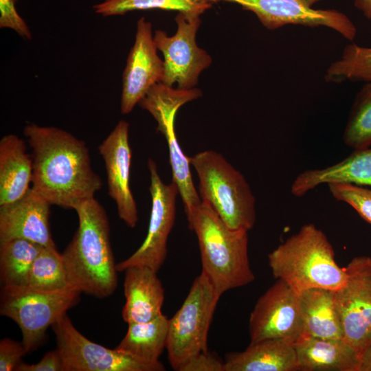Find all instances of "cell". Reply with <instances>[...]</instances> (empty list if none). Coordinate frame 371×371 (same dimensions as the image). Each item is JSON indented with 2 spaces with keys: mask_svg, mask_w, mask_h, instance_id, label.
<instances>
[{
  "mask_svg": "<svg viewBox=\"0 0 371 371\" xmlns=\"http://www.w3.org/2000/svg\"><path fill=\"white\" fill-rule=\"evenodd\" d=\"M44 247L23 238L0 243L1 291L13 292L27 289L32 265Z\"/></svg>",
  "mask_w": 371,
  "mask_h": 371,
  "instance_id": "obj_24",
  "label": "cell"
},
{
  "mask_svg": "<svg viewBox=\"0 0 371 371\" xmlns=\"http://www.w3.org/2000/svg\"><path fill=\"white\" fill-rule=\"evenodd\" d=\"M199 178V194L230 228L249 231L256 220V199L243 175L219 153L189 157Z\"/></svg>",
  "mask_w": 371,
  "mask_h": 371,
  "instance_id": "obj_5",
  "label": "cell"
},
{
  "mask_svg": "<svg viewBox=\"0 0 371 371\" xmlns=\"http://www.w3.org/2000/svg\"><path fill=\"white\" fill-rule=\"evenodd\" d=\"M169 319L161 314L142 323L128 324L127 332L115 349L148 363H158L166 348Z\"/></svg>",
  "mask_w": 371,
  "mask_h": 371,
  "instance_id": "obj_25",
  "label": "cell"
},
{
  "mask_svg": "<svg viewBox=\"0 0 371 371\" xmlns=\"http://www.w3.org/2000/svg\"><path fill=\"white\" fill-rule=\"evenodd\" d=\"M199 243L202 272L221 295L255 280L248 256V232L229 227L206 203L186 214Z\"/></svg>",
  "mask_w": 371,
  "mask_h": 371,
  "instance_id": "obj_3",
  "label": "cell"
},
{
  "mask_svg": "<svg viewBox=\"0 0 371 371\" xmlns=\"http://www.w3.org/2000/svg\"><path fill=\"white\" fill-rule=\"evenodd\" d=\"M354 4L367 19H371V0H355Z\"/></svg>",
  "mask_w": 371,
  "mask_h": 371,
  "instance_id": "obj_35",
  "label": "cell"
},
{
  "mask_svg": "<svg viewBox=\"0 0 371 371\" xmlns=\"http://www.w3.org/2000/svg\"><path fill=\"white\" fill-rule=\"evenodd\" d=\"M176 33L170 36L166 32H155L154 41L164 55V76L162 83L177 88H194L200 74L212 63L206 51L199 47L196 36L201 25L200 15L179 12L175 17Z\"/></svg>",
  "mask_w": 371,
  "mask_h": 371,
  "instance_id": "obj_10",
  "label": "cell"
},
{
  "mask_svg": "<svg viewBox=\"0 0 371 371\" xmlns=\"http://www.w3.org/2000/svg\"><path fill=\"white\" fill-rule=\"evenodd\" d=\"M16 371H63L60 356L56 349L46 352L37 363L27 364L21 362L15 368Z\"/></svg>",
  "mask_w": 371,
  "mask_h": 371,
  "instance_id": "obj_34",
  "label": "cell"
},
{
  "mask_svg": "<svg viewBox=\"0 0 371 371\" xmlns=\"http://www.w3.org/2000/svg\"><path fill=\"white\" fill-rule=\"evenodd\" d=\"M27 289L43 293L74 290L69 282L62 254L56 247H44L36 257Z\"/></svg>",
  "mask_w": 371,
  "mask_h": 371,
  "instance_id": "obj_26",
  "label": "cell"
},
{
  "mask_svg": "<svg viewBox=\"0 0 371 371\" xmlns=\"http://www.w3.org/2000/svg\"><path fill=\"white\" fill-rule=\"evenodd\" d=\"M294 348L298 371H359L361 357L344 339L301 335Z\"/></svg>",
  "mask_w": 371,
  "mask_h": 371,
  "instance_id": "obj_19",
  "label": "cell"
},
{
  "mask_svg": "<svg viewBox=\"0 0 371 371\" xmlns=\"http://www.w3.org/2000/svg\"><path fill=\"white\" fill-rule=\"evenodd\" d=\"M63 371H163L161 362L148 363L115 348L93 342L73 325L67 313L52 326Z\"/></svg>",
  "mask_w": 371,
  "mask_h": 371,
  "instance_id": "obj_9",
  "label": "cell"
},
{
  "mask_svg": "<svg viewBox=\"0 0 371 371\" xmlns=\"http://www.w3.org/2000/svg\"><path fill=\"white\" fill-rule=\"evenodd\" d=\"M17 0H0V27L16 32L26 40L32 38V32L16 9Z\"/></svg>",
  "mask_w": 371,
  "mask_h": 371,
  "instance_id": "obj_31",
  "label": "cell"
},
{
  "mask_svg": "<svg viewBox=\"0 0 371 371\" xmlns=\"http://www.w3.org/2000/svg\"><path fill=\"white\" fill-rule=\"evenodd\" d=\"M32 148L31 188L52 205L73 209L102 187L86 143L65 130L30 124L23 129Z\"/></svg>",
  "mask_w": 371,
  "mask_h": 371,
  "instance_id": "obj_1",
  "label": "cell"
},
{
  "mask_svg": "<svg viewBox=\"0 0 371 371\" xmlns=\"http://www.w3.org/2000/svg\"><path fill=\"white\" fill-rule=\"evenodd\" d=\"M304 3H305L308 6H312L314 3L316 2L320 1V0H302Z\"/></svg>",
  "mask_w": 371,
  "mask_h": 371,
  "instance_id": "obj_37",
  "label": "cell"
},
{
  "mask_svg": "<svg viewBox=\"0 0 371 371\" xmlns=\"http://www.w3.org/2000/svg\"><path fill=\"white\" fill-rule=\"evenodd\" d=\"M75 234L62 254L71 288L104 298L117 284V268L110 243L106 212L95 197L78 204Z\"/></svg>",
  "mask_w": 371,
  "mask_h": 371,
  "instance_id": "obj_2",
  "label": "cell"
},
{
  "mask_svg": "<svg viewBox=\"0 0 371 371\" xmlns=\"http://www.w3.org/2000/svg\"><path fill=\"white\" fill-rule=\"evenodd\" d=\"M201 95V90L195 87L183 89L159 82L152 87L138 103L154 117L157 122V131L166 138L172 181L178 187L186 214L199 205L201 200L193 183L189 157L183 153L177 140L175 121L181 106Z\"/></svg>",
  "mask_w": 371,
  "mask_h": 371,
  "instance_id": "obj_7",
  "label": "cell"
},
{
  "mask_svg": "<svg viewBox=\"0 0 371 371\" xmlns=\"http://www.w3.org/2000/svg\"><path fill=\"white\" fill-rule=\"evenodd\" d=\"M302 335L324 339H343L335 291L313 288L299 293Z\"/></svg>",
  "mask_w": 371,
  "mask_h": 371,
  "instance_id": "obj_23",
  "label": "cell"
},
{
  "mask_svg": "<svg viewBox=\"0 0 371 371\" xmlns=\"http://www.w3.org/2000/svg\"><path fill=\"white\" fill-rule=\"evenodd\" d=\"M223 1L254 12L269 30L286 25L325 26L349 41H353L357 34L355 25L345 14L333 9H314L302 0H218Z\"/></svg>",
  "mask_w": 371,
  "mask_h": 371,
  "instance_id": "obj_14",
  "label": "cell"
},
{
  "mask_svg": "<svg viewBox=\"0 0 371 371\" xmlns=\"http://www.w3.org/2000/svg\"><path fill=\"white\" fill-rule=\"evenodd\" d=\"M359 371H371V346L361 358Z\"/></svg>",
  "mask_w": 371,
  "mask_h": 371,
  "instance_id": "obj_36",
  "label": "cell"
},
{
  "mask_svg": "<svg viewBox=\"0 0 371 371\" xmlns=\"http://www.w3.org/2000/svg\"><path fill=\"white\" fill-rule=\"evenodd\" d=\"M178 371H225V361L208 350L201 352L183 363Z\"/></svg>",
  "mask_w": 371,
  "mask_h": 371,
  "instance_id": "obj_32",
  "label": "cell"
},
{
  "mask_svg": "<svg viewBox=\"0 0 371 371\" xmlns=\"http://www.w3.org/2000/svg\"><path fill=\"white\" fill-rule=\"evenodd\" d=\"M128 131L129 124L119 121L98 150L104 162L108 193L116 204L118 216L133 228L138 221V211L130 185L132 152Z\"/></svg>",
  "mask_w": 371,
  "mask_h": 371,
  "instance_id": "obj_16",
  "label": "cell"
},
{
  "mask_svg": "<svg viewBox=\"0 0 371 371\" xmlns=\"http://www.w3.org/2000/svg\"><path fill=\"white\" fill-rule=\"evenodd\" d=\"M124 272V321L128 324L146 322L163 314L164 289L157 272L145 266L131 267Z\"/></svg>",
  "mask_w": 371,
  "mask_h": 371,
  "instance_id": "obj_18",
  "label": "cell"
},
{
  "mask_svg": "<svg viewBox=\"0 0 371 371\" xmlns=\"http://www.w3.org/2000/svg\"><path fill=\"white\" fill-rule=\"evenodd\" d=\"M344 284L335 291L343 339L361 358L371 346V258L357 256L345 267Z\"/></svg>",
  "mask_w": 371,
  "mask_h": 371,
  "instance_id": "obj_11",
  "label": "cell"
},
{
  "mask_svg": "<svg viewBox=\"0 0 371 371\" xmlns=\"http://www.w3.org/2000/svg\"><path fill=\"white\" fill-rule=\"evenodd\" d=\"M157 50L152 24L141 17L137 22L135 42L122 74V114L130 113L152 87L162 82L164 63Z\"/></svg>",
  "mask_w": 371,
  "mask_h": 371,
  "instance_id": "obj_15",
  "label": "cell"
},
{
  "mask_svg": "<svg viewBox=\"0 0 371 371\" xmlns=\"http://www.w3.org/2000/svg\"><path fill=\"white\" fill-rule=\"evenodd\" d=\"M80 293L76 290L1 291L0 314L17 324L25 350L31 352L42 345L47 328L78 302Z\"/></svg>",
  "mask_w": 371,
  "mask_h": 371,
  "instance_id": "obj_8",
  "label": "cell"
},
{
  "mask_svg": "<svg viewBox=\"0 0 371 371\" xmlns=\"http://www.w3.org/2000/svg\"><path fill=\"white\" fill-rule=\"evenodd\" d=\"M250 342L283 339L293 344L302 334L299 294L278 280L258 300L249 321Z\"/></svg>",
  "mask_w": 371,
  "mask_h": 371,
  "instance_id": "obj_13",
  "label": "cell"
},
{
  "mask_svg": "<svg viewBox=\"0 0 371 371\" xmlns=\"http://www.w3.org/2000/svg\"><path fill=\"white\" fill-rule=\"evenodd\" d=\"M326 81L371 82V47L347 45L340 58L332 63L324 76Z\"/></svg>",
  "mask_w": 371,
  "mask_h": 371,
  "instance_id": "obj_29",
  "label": "cell"
},
{
  "mask_svg": "<svg viewBox=\"0 0 371 371\" xmlns=\"http://www.w3.org/2000/svg\"><path fill=\"white\" fill-rule=\"evenodd\" d=\"M352 183L371 187V148L354 150L341 161L323 168L307 169L291 186V193L302 197L322 184Z\"/></svg>",
  "mask_w": 371,
  "mask_h": 371,
  "instance_id": "obj_20",
  "label": "cell"
},
{
  "mask_svg": "<svg viewBox=\"0 0 371 371\" xmlns=\"http://www.w3.org/2000/svg\"><path fill=\"white\" fill-rule=\"evenodd\" d=\"M27 353L23 343L9 338L0 341V371L14 370L22 362V357Z\"/></svg>",
  "mask_w": 371,
  "mask_h": 371,
  "instance_id": "obj_33",
  "label": "cell"
},
{
  "mask_svg": "<svg viewBox=\"0 0 371 371\" xmlns=\"http://www.w3.org/2000/svg\"><path fill=\"white\" fill-rule=\"evenodd\" d=\"M221 296L201 271L181 306L169 319L166 350L174 370L192 356L208 350V331Z\"/></svg>",
  "mask_w": 371,
  "mask_h": 371,
  "instance_id": "obj_6",
  "label": "cell"
},
{
  "mask_svg": "<svg viewBox=\"0 0 371 371\" xmlns=\"http://www.w3.org/2000/svg\"><path fill=\"white\" fill-rule=\"evenodd\" d=\"M327 186L334 199L348 204L371 225V188L342 183H331Z\"/></svg>",
  "mask_w": 371,
  "mask_h": 371,
  "instance_id": "obj_30",
  "label": "cell"
},
{
  "mask_svg": "<svg viewBox=\"0 0 371 371\" xmlns=\"http://www.w3.org/2000/svg\"><path fill=\"white\" fill-rule=\"evenodd\" d=\"M148 168L152 199L148 232L140 247L116 265L117 271H124L131 267L145 266L157 272L167 256V242L175 221L179 189L174 181L166 184L161 180L157 166L151 159L148 160Z\"/></svg>",
  "mask_w": 371,
  "mask_h": 371,
  "instance_id": "obj_12",
  "label": "cell"
},
{
  "mask_svg": "<svg viewBox=\"0 0 371 371\" xmlns=\"http://www.w3.org/2000/svg\"><path fill=\"white\" fill-rule=\"evenodd\" d=\"M218 0H104L93 6L103 16L123 15L134 10L161 9L201 15Z\"/></svg>",
  "mask_w": 371,
  "mask_h": 371,
  "instance_id": "obj_27",
  "label": "cell"
},
{
  "mask_svg": "<svg viewBox=\"0 0 371 371\" xmlns=\"http://www.w3.org/2000/svg\"><path fill=\"white\" fill-rule=\"evenodd\" d=\"M225 371H298L294 344L283 339L251 343L242 352L227 353Z\"/></svg>",
  "mask_w": 371,
  "mask_h": 371,
  "instance_id": "obj_21",
  "label": "cell"
},
{
  "mask_svg": "<svg viewBox=\"0 0 371 371\" xmlns=\"http://www.w3.org/2000/svg\"><path fill=\"white\" fill-rule=\"evenodd\" d=\"M32 155L23 139L9 134L0 140V206L21 199L31 188Z\"/></svg>",
  "mask_w": 371,
  "mask_h": 371,
  "instance_id": "obj_22",
  "label": "cell"
},
{
  "mask_svg": "<svg viewBox=\"0 0 371 371\" xmlns=\"http://www.w3.org/2000/svg\"><path fill=\"white\" fill-rule=\"evenodd\" d=\"M51 205L30 188L21 199L0 206V243L23 238L56 247L49 226Z\"/></svg>",
  "mask_w": 371,
  "mask_h": 371,
  "instance_id": "obj_17",
  "label": "cell"
},
{
  "mask_svg": "<svg viewBox=\"0 0 371 371\" xmlns=\"http://www.w3.org/2000/svg\"><path fill=\"white\" fill-rule=\"evenodd\" d=\"M268 262L273 277L298 294L313 288L336 291L346 279L330 241L313 223L303 225L270 252Z\"/></svg>",
  "mask_w": 371,
  "mask_h": 371,
  "instance_id": "obj_4",
  "label": "cell"
},
{
  "mask_svg": "<svg viewBox=\"0 0 371 371\" xmlns=\"http://www.w3.org/2000/svg\"><path fill=\"white\" fill-rule=\"evenodd\" d=\"M343 141L353 150L371 146V82L361 87L354 100Z\"/></svg>",
  "mask_w": 371,
  "mask_h": 371,
  "instance_id": "obj_28",
  "label": "cell"
}]
</instances>
